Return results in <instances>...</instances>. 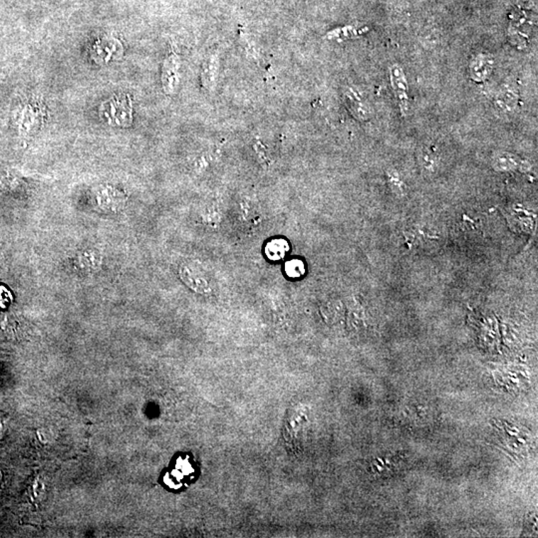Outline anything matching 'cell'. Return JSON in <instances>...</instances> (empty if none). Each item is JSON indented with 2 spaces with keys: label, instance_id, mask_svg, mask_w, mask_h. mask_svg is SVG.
<instances>
[{
  "label": "cell",
  "instance_id": "obj_1",
  "mask_svg": "<svg viewBox=\"0 0 538 538\" xmlns=\"http://www.w3.org/2000/svg\"><path fill=\"white\" fill-rule=\"evenodd\" d=\"M534 27V16L529 11L520 9L513 12L508 26L510 43L520 50L527 48L529 45Z\"/></svg>",
  "mask_w": 538,
  "mask_h": 538
},
{
  "label": "cell",
  "instance_id": "obj_2",
  "mask_svg": "<svg viewBox=\"0 0 538 538\" xmlns=\"http://www.w3.org/2000/svg\"><path fill=\"white\" fill-rule=\"evenodd\" d=\"M389 73L391 85L396 96L400 113L403 117H407L409 114L410 101L409 85H408L406 75L399 64H393L390 66Z\"/></svg>",
  "mask_w": 538,
  "mask_h": 538
},
{
  "label": "cell",
  "instance_id": "obj_3",
  "mask_svg": "<svg viewBox=\"0 0 538 538\" xmlns=\"http://www.w3.org/2000/svg\"><path fill=\"white\" fill-rule=\"evenodd\" d=\"M344 102L353 117L361 122L368 121L372 117V107L357 91L349 87L344 91Z\"/></svg>",
  "mask_w": 538,
  "mask_h": 538
},
{
  "label": "cell",
  "instance_id": "obj_4",
  "mask_svg": "<svg viewBox=\"0 0 538 538\" xmlns=\"http://www.w3.org/2000/svg\"><path fill=\"white\" fill-rule=\"evenodd\" d=\"M495 58L488 53H478L469 64V75L476 83L485 82L493 74Z\"/></svg>",
  "mask_w": 538,
  "mask_h": 538
},
{
  "label": "cell",
  "instance_id": "obj_5",
  "mask_svg": "<svg viewBox=\"0 0 538 538\" xmlns=\"http://www.w3.org/2000/svg\"><path fill=\"white\" fill-rule=\"evenodd\" d=\"M520 102V93L515 86L508 84L501 87L495 98V104L503 113H512Z\"/></svg>",
  "mask_w": 538,
  "mask_h": 538
},
{
  "label": "cell",
  "instance_id": "obj_6",
  "mask_svg": "<svg viewBox=\"0 0 538 538\" xmlns=\"http://www.w3.org/2000/svg\"><path fill=\"white\" fill-rule=\"evenodd\" d=\"M419 162L427 173H435L439 168V155L432 147H424L419 153Z\"/></svg>",
  "mask_w": 538,
  "mask_h": 538
},
{
  "label": "cell",
  "instance_id": "obj_7",
  "mask_svg": "<svg viewBox=\"0 0 538 538\" xmlns=\"http://www.w3.org/2000/svg\"><path fill=\"white\" fill-rule=\"evenodd\" d=\"M493 164V168L498 171H515L520 169L522 163L515 155L500 153L495 156Z\"/></svg>",
  "mask_w": 538,
  "mask_h": 538
},
{
  "label": "cell",
  "instance_id": "obj_8",
  "mask_svg": "<svg viewBox=\"0 0 538 538\" xmlns=\"http://www.w3.org/2000/svg\"><path fill=\"white\" fill-rule=\"evenodd\" d=\"M286 250V243L282 240H274V242L269 243V247H267V254L271 259H279L284 257Z\"/></svg>",
  "mask_w": 538,
  "mask_h": 538
},
{
  "label": "cell",
  "instance_id": "obj_9",
  "mask_svg": "<svg viewBox=\"0 0 538 538\" xmlns=\"http://www.w3.org/2000/svg\"><path fill=\"white\" fill-rule=\"evenodd\" d=\"M217 57H211L210 61L206 64L205 67H203V82L206 83L205 85H213V82L215 81V71H217Z\"/></svg>",
  "mask_w": 538,
  "mask_h": 538
},
{
  "label": "cell",
  "instance_id": "obj_10",
  "mask_svg": "<svg viewBox=\"0 0 538 538\" xmlns=\"http://www.w3.org/2000/svg\"><path fill=\"white\" fill-rule=\"evenodd\" d=\"M176 61L173 58L169 59V61L164 65V78L166 80L164 81V83H166L164 85L167 86V88L169 87L171 89H173V82H174V78H176Z\"/></svg>",
  "mask_w": 538,
  "mask_h": 538
},
{
  "label": "cell",
  "instance_id": "obj_11",
  "mask_svg": "<svg viewBox=\"0 0 538 538\" xmlns=\"http://www.w3.org/2000/svg\"><path fill=\"white\" fill-rule=\"evenodd\" d=\"M286 271L289 276L298 277L304 274V265L299 260H292L286 267Z\"/></svg>",
  "mask_w": 538,
  "mask_h": 538
},
{
  "label": "cell",
  "instance_id": "obj_12",
  "mask_svg": "<svg viewBox=\"0 0 538 538\" xmlns=\"http://www.w3.org/2000/svg\"><path fill=\"white\" fill-rule=\"evenodd\" d=\"M9 301H11L9 292L4 287H0V307L4 308V307L9 306V302H11Z\"/></svg>",
  "mask_w": 538,
  "mask_h": 538
},
{
  "label": "cell",
  "instance_id": "obj_13",
  "mask_svg": "<svg viewBox=\"0 0 538 538\" xmlns=\"http://www.w3.org/2000/svg\"><path fill=\"white\" fill-rule=\"evenodd\" d=\"M518 4L522 9L525 11H530V9L537 7V0H517Z\"/></svg>",
  "mask_w": 538,
  "mask_h": 538
},
{
  "label": "cell",
  "instance_id": "obj_14",
  "mask_svg": "<svg viewBox=\"0 0 538 538\" xmlns=\"http://www.w3.org/2000/svg\"><path fill=\"white\" fill-rule=\"evenodd\" d=\"M6 422L4 419H0V442L4 439L6 434Z\"/></svg>",
  "mask_w": 538,
  "mask_h": 538
}]
</instances>
